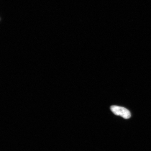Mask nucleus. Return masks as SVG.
I'll list each match as a JSON object with an SVG mask.
<instances>
[{"label": "nucleus", "mask_w": 151, "mask_h": 151, "mask_svg": "<svg viewBox=\"0 0 151 151\" xmlns=\"http://www.w3.org/2000/svg\"><path fill=\"white\" fill-rule=\"evenodd\" d=\"M112 112L116 116H120L125 119H128L131 117L130 111L124 107L117 106H112L110 107Z\"/></svg>", "instance_id": "1"}]
</instances>
